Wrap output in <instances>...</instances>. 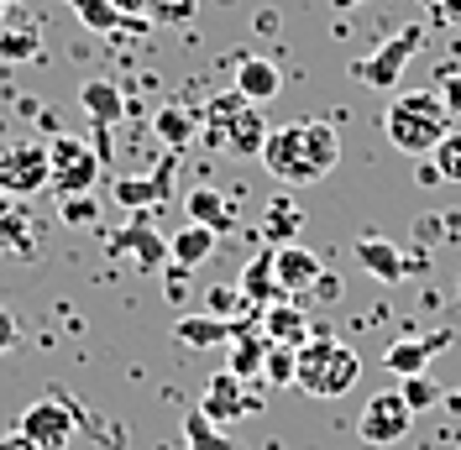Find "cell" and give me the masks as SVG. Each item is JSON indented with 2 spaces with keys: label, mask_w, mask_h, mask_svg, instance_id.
Returning a JSON list of instances; mask_svg holds the SVG:
<instances>
[{
  "label": "cell",
  "mask_w": 461,
  "mask_h": 450,
  "mask_svg": "<svg viewBox=\"0 0 461 450\" xmlns=\"http://www.w3.org/2000/svg\"><path fill=\"white\" fill-rule=\"evenodd\" d=\"M262 163L278 184H320L325 173H336L341 163V131L330 121H288V126H273L267 141H262Z\"/></svg>",
  "instance_id": "1"
},
{
  "label": "cell",
  "mask_w": 461,
  "mask_h": 450,
  "mask_svg": "<svg viewBox=\"0 0 461 450\" xmlns=\"http://www.w3.org/2000/svg\"><path fill=\"white\" fill-rule=\"evenodd\" d=\"M383 131L388 141L409 152V158H430L435 141L451 131V111L446 100L430 94V89H414V94H393V105L383 111Z\"/></svg>",
  "instance_id": "2"
},
{
  "label": "cell",
  "mask_w": 461,
  "mask_h": 450,
  "mask_svg": "<svg viewBox=\"0 0 461 450\" xmlns=\"http://www.w3.org/2000/svg\"><path fill=\"white\" fill-rule=\"evenodd\" d=\"M362 377V356L336 336H310L299 346V372H294V388L310 398H346Z\"/></svg>",
  "instance_id": "3"
},
{
  "label": "cell",
  "mask_w": 461,
  "mask_h": 450,
  "mask_svg": "<svg viewBox=\"0 0 461 450\" xmlns=\"http://www.w3.org/2000/svg\"><path fill=\"white\" fill-rule=\"evenodd\" d=\"M267 121L252 100H241L236 89L221 94V100H210V111H204V141H215L221 152L230 158H262V141H267Z\"/></svg>",
  "instance_id": "4"
},
{
  "label": "cell",
  "mask_w": 461,
  "mask_h": 450,
  "mask_svg": "<svg viewBox=\"0 0 461 450\" xmlns=\"http://www.w3.org/2000/svg\"><path fill=\"white\" fill-rule=\"evenodd\" d=\"M48 141H5L0 147V194L11 199H32L48 189Z\"/></svg>",
  "instance_id": "5"
},
{
  "label": "cell",
  "mask_w": 461,
  "mask_h": 450,
  "mask_svg": "<svg viewBox=\"0 0 461 450\" xmlns=\"http://www.w3.org/2000/svg\"><path fill=\"white\" fill-rule=\"evenodd\" d=\"M48 168H53V178H48V189H58V194H89L95 184H100V152L95 147H85L79 137H53L48 141Z\"/></svg>",
  "instance_id": "6"
},
{
  "label": "cell",
  "mask_w": 461,
  "mask_h": 450,
  "mask_svg": "<svg viewBox=\"0 0 461 450\" xmlns=\"http://www.w3.org/2000/svg\"><path fill=\"white\" fill-rule=\"evenodd\" d=\"M22 435L42 450H68L74 435H79V414L63 398H37V403L22 409Z\"/></svg>",
  "instance_id": "7"
},
{
  "label": "cell",
  "mask_w": 461,
  "mask_h": 450,
  "mask_svg": "<svg viewBox=\"0 0 461 450\" xmlns=\"http://www.w3.org/2000/svg\"><path fill=\"white\" fill-rule=\"evenodd\" d=\"M409 424H414V409L403 403V393H373L362 403V414H357V435L367 440V446H399L403 435H409Z\"/></svg>",
  "instance_id": "8"
},
{
  "label": "cell",
  "mask_w": 461,
  "mask_h": 450,
  "mask_svg": "<svg viewBox=\"0 0 461 450\" xmlns=\"http://www.w3.org/2000/svg\"><path fill=\"white\" fill-rule=\"evenodd\" d=\"M420 42H425V27H420V22H414V27H399L373 58H362L351 74H357L362 85H373V89H393V85H399V74H403V63L414 58Z\"/></svg>",
  "instance_id": "9"
},
{
  "label": "cell",
  "mask_w": 461,
  "mask_h": 450,
  "mask_svg": "<svg viewBox=\"0 0 461 450\" xmlns=\"http://www.w3.org/2000/svg\"><path fill=\"white\" fill-rule=\"evenodd\" d=\"M273 273H278V288H284V299H299V304H310L315 283L325 278V262H320L310 247H299V241H284V247H273Z\"/></svg>",
  "instance_id": "10"
},
{
  "label": "cell",
  "mask_w": 461,
  "mask_h": 450,
  "mask_svg": "<svg viewBox=\"0 0 461 450\" xmlns=\"http://www.w3.org/2000/svg\"><path fill=\"white\" fill-rule=\"evenodd\" d=\"M111 256L131 262L137 273H158V267H168V241L152 230V220H147V210H142L126 230H115L111 236Z\"/></svg>",
  "instance_id": "11"
},
{
  "label": "cell",
  "mask_w": 461,
  "mask_h": 450,
  "mask_svg": "<svg viewBox=\"0 0 461 450\" xmlns=\"http://www.w3.org/2000/svg\"><path fill=\"white\" fill-rule=\"evenodd\" d=\"M258 409V398L247 393V377H236V372H215L210 382H204V393H200V414L210 424H236L241 414H252Z\"/></svg>",
  "instance_id": "12"
},
{
  "label": "cell",
  "mask_w": 461,
  "mask_h": 450,
  "mask_svg": "<svg viewBox=\"0 0 461 450\" xmlns=\"http://www.w3.org/2000/svg\"><path fill=\"white\" fill-rule=\"evenodd\" d=\"M241 330H252V310L241 314V320H226V314L204 310V314H184V320L173 325V336L184 340V346H194V351H204V346H230Z\"/></svg>",
  "instance_id": "13"
},
{
  "label": "cell",
  "mask_w": 461,
  "mask_h": 450,
  "mask_svg": "<svg viewBox=\"0 0 461 450\" xmlns=\"http://www.w3.org/2000/svg\"><path fill=\"white\" fill-rule=\"evenodd\" d=\"M451 346V330H430V336H403L383 351V366L393 377H414V372H430V362Z\"/></svg>",
  "instance_id": "14"
},
{
  "label": "cell",
  "mask_w": 461,
  "mask_h": 450,
  "mask_svg": "<svg viewBox=\"0 0 461 450\" xmlns=\"http://www.w3.org/2000/svg\"><path fill=\"white\" fill-rule=\"evenodd\" d=\"M357 262H362V273L377 283H403L414 267H425V256L414 262V256H403L393 241H383V236H357Z\"/></svg>",
  "instance_id": "15"
},
{
  "label": "cell",
  "mask_w": 461,
  "mask_h": 450,
  "mask_svg": "<svg viewBox=\"0 0 461 450\" xmlns=\"http://www.w3.org/2000/svg\"><path fill=\"white\" fill-rule=\"evenodd\" d=\"M262 336L273 340V346H304V340L315 336V330H310V304H299V299L267 304V310H262Z\"/></svg>",
  "instance_id": "16"
},
{
  "label": "cell",
  "mask_w": 461,
  "mask_h": 450,
  "mask_svg": "<svg viewBox=\"0 0 461 450\" xmlns=\"http://www.w3.org/2000/svg\"><path fill=\"white\" fill-rule=\"evenodd\" d=\"M236 293H241V304H247V310H267V304H278V299H284L278 273H273V247L258 252V256H247V267H241V278H236Z\"/></svg>",
  "instance_id": "17"
},
{
  "label": "cell",
  "mask_w": 461,
  "mask_h": 450,
  "mask_svg": "<svg viewBox=\"0 0 461 450\" xmlns=\"http://www.w3.org/2000/svg\"><path fill=\"white\" fill-rule=\"evenodd\" d=\"M236 94L241 100H252V105H267V100H278L284 94V68L273 63V58H241L236 63Z\"/></svg>",
  "instance_id": "18"
},
{
  "label": "cell",
  "mask_w": 461,
  "mask_h": 450,
  "mask_svg": "<svg viewBox=\"0 0 461 450\" xmlns=\"http://www.w3.org/2000/svg\"><path fill=\"white\" fill-rule=\"evenodd\" d=\"M32 215L22 210V199L0 194V262H22L32 256Z\"/></svg>",
  "instance_id": "19"
},
{
  "label": "cell",
  "mask_w": 461,
  "mask_h": 450,
  "mask_svg": "<svg viewBox=\"0 0 461 450\" xmlns=\"http://www.w3.org/2000/svg\"><path fill=\"white\" fill-rule=\"evenodd\" d=\"M215 252H221V236H215L210 225L189 220L184 230H173V236H168V262H173V267H189V273H194V267H204Z\"/></svg>",
  "instance_id": "20"
},
{
  "label": "cell",
  "mask_w": 461,
  "mask_h": 450,
  "mask_svg": "<svg viewBox=\"0 0 461 450\" xmlns=\"http://www.w3.org/2000/svg\"><path fill=\"white\" fill-rule=\"evenodd\" d=\"M184 215L194 225H210L215 236H226V230H236V215H230V199L215 189V184H194L189 189V199H184Z\"/></svg>",
  "instance_id": "21"
},
{
  "label": "cell",
  "mask_w": 461,
  "mask_h": 450,
  "mask_svg": "<svg viewBox=\"0 0 461 450\" xmlns=\"http://www.w3.org/2000/svg\"><path fill=\"white\" fill-rule=\"evenodd\" d=\"M168 189H173V168L163 163V168H152L147 178H115V204H126V210H147V215H152V204L168 199Z\"/></svg>",
  "instance_id": "22"
},
{
  "label": "cell",
  "mask_w": 461,
  "mask_h": 450,
  "mask_svg": "<svg viewBox=\"0 0 461 450\" xmlns=\"http://www.w3.org/2000/svg\"><path fill=\"white\" fill-rule=\"evenodd\" d=\"M262 241L267 247H284V241H294L299 230H304V210H299V199L288 194H273L267 204H262Z\"/></svg>",
  "instance_id": "23"
},
{
  "label": "cell",
  "mask_w": 461,
  "mask_h": 450,
  "mask_svg": "<svg viewBox=\"0 0 461 450\" xmlns=\"http://www.w3.org/2000/svg\"><path fill=\"white\" fill-rule=\"evenodd\" d=\"M79 105H85V115L105 131V126H115V121L126 115V94H121L111 79H89V85H79Z\"/></svg>",
  "instance_id": "24"
},
{
  "label": "cell",
  "mask_w": 461,
  "mask_h": 450,
  "mask_svg": "<svg viewBox=\"0 0 461 450\" xmlns=\"http://www.w3.org/2000/svg\"><path fill=\"white\" fill-rule=\"evenodd\" d=\"M267 351H273V340L262 336V325L258 330H241V336L230 340V366L226 372H236V377H262V366H267Z\"/></svg>",
  "instance_id": "25"
},
{
  "label": "cell",
  "mask_w": 461,
  "mask_h": 450,
  "mask_svg": "<svg viewBox=\"0 0 461 450\" xmlns=\"http://www.w3.org/2000/svg\"><path fill=\"white\" fill-rule=\"evenodd\" d=\"M184 440H189V450H241L221 424L204 419L200 409H189V414H184Z\"/></svg>",
  "instance_id": "26"
},
{
  "label": "cell",
  "mask_w": 461,
  "mask_h": 450,
  "mask_svg": "<svg viewBox=\"0 0 461 450\" xmlns=\"http://www.w3.org/2000/svg\"><path fill=\"white\" fill-rule=\"evenodd\" d=\"M68 11L85 22L89 32H115V27H126V11H115L111 0H68Z\"/></svg>",
  "instance_id": "27"
},
{
  "label": "cell",
  "mask_w": 461,
  "mask_h": 450,
  "mask_svg": "<svg viewBox=\"0 0 461 450\" xmlns=\"http://www.w3.org/2000/svg\"><path fill=\"white\" fill-rule=\"evenodd\" d=\"M142 16L158 22V27H189V22L200 16V0H147Z\"/></svg>",
  "instance_id": "28"
},
{
  "label": "cell",
  "mask_w": 461,
  "mask_h": 450,
  "mask_svg": "<svg viewBox=\"0 0 461 450\" xmlns=\"http://www.w3.org/2000/svg\"><path fill=\"white\" fill-rule=\"evenodd\" d=\"M152 131H158V137L168 141L173 152H178L184 141L194 137V115L184 111V105H168V111H158V121H152Z\"/></svg>",
  "instance_id": "29"
},
{
  "label": "cell",
  "mask_w": 461,
  "mask_h": 450,
  "mask_svg": "<svg viewBox=\"0 0 461 450\" xmlns=\"http://www.w3.org/2000/svg\"><path fill=\"white\" fill-rule=\"evenodd\" d=\"M294 372H299V346H273L267 366H262V382L267 388H294Z\"/></svg>",
  "instance_id": "30"
},
{
  "label": "cell",
  "mask_w": 461,
  "mask_h": 450,
  "mask_svg": "<svg viewBox=\"0 0 461 450\" xmlns=\"http://www.w3.org/2000/svg\"><path fill=\"white\" fill-rule=\"evenodd\" d=\"M37 27H0V58L5 63H27V58H37Z\"/></svg>",
  "instance_id": "31"
},
{
  "label": "cell",
  "mask_w": 461,
  "mask_h": 450,
  "mask_svg": "<svg viewBox=\"0 0 461 450\" xmlns=\"http://www.w3.org/2000/svg\"><path fill=\"white\" fill-rule=\"evenodd\" d=\"M430 163L440 173V184H461V131H446V137L435 141Z\"/></svg>",
  "instance_id": "32"
},
{
  "label": "cell",
  "mask_w": 461,
  "mask_h": 450,
  "mask_svg": "<svg viewBox=\"0 0 461 450\" xmlns=\"http://www.w3.org/2000/svg\"><path fill=\"white\" fill-rule=\"evenodd\" d=\"M403 388V403H409V409H430L435 398H440V382H435L430 372H414V377H399Z\"/></svg>",
  "instance_id": "33"
},
{
  "label": "cell",
  "mask_w": 461,
  "mask_h": 450,
  "mask_svg": "<svg viewBox=\"0 0 461 450\" xmlns=\"http://www.w3.org/2000/svg\"><path fill=\"white\" fill-rule=\"evenodd\" d=\"M95 220V199L89 194H68L63 199V225H89Z\"/></svg>",
  "instance_id": "34"
},
{
  "label": "cell",
  "mask_w": 461,
  "mask_h": 450,
  "mask_svg": "<svg viewBox=\"0 0 461 450\" xmlns=\"http://www.w3.org/2000/svg\"><path fill=\"white\" fill-rule=\"evenodd\" d=\"M204 304H210V314H226V320H230V310H247L236 288H210V293H204Z\"/></svg>",
  "instance_id": "35"
},
{
  "label": "cell",
  "mask_w": 461,
  "mask_h": 450,
  "mask_svg": "<svg viewBox=\"0 0 461 450\" xmlns=\"http://www.w3.org/2000/svg\"><path fill=\"white\" fill-rule=\"evenodd\" d=\"M440 100H446L451 115H461V74H446V79H440Z\"/></svg>",
  "instance_id": "36"
},
{
  "label": "cell",
  "mask_w": 461,
  "mask_h": 450,
  "mask_svg": "<svg viewBox=\"0 0 461 450\" xmlns=\"http://www.w3.org/2000/svg\"><path fill=\"white\" fill-rule=\"evenodd\" d=\"M315 299H341V278H330V273H325V278L315 283V293H310V304H315Z\"/></svg>",
  "instance_id": "37"
},
{
  "label": "cell",
  "mask_w": 461,
  "mask_h": 450,
  "mask_svg": "<svg viewBox=\"0 0 461 450\" xmlns=\"http://www.w3.org/2000/svg\"><path fill=\"white\" fill-rule=\"evenodd\" d=\"M0 450H42V446H32L27 435L16 429V435H0Z\"/></svg>",
  "instance_id": "38"
},
{
  "label": "cell",
  "mask_w": 461,
  "mask_h": 450,
  "mask_svg": "<svg viewBox=\"0 0 461 450\" xmlns=\"http://www.w3.org/2000/svg\"><path fill=\"white\" fill-rule=\"evenodd\" d=\"M11 340H16V320L0 310V351H11Z\"/></svg>",
  "instance_id": "39"
},
{
  "label": "cell",
  "mask_w": 461,
  "mask_h": 450,
  "mask_svg": "<svg viewBox=\"0 0 461 450\" xmlns=\"http://www.w3.org/2000/svg\"><path fill=\"white\" fill-rule=\"evenodd\" d=\"M115 11H126V16H142L147 11V0H111Z\"/></svg>",
  "instance_id": "40"
},
{
  "label": "cell",
  "mask_w": 461,
  "mask_h": 450,
  "mask_svg": "<svg viewBox=\"0 0 461 450\" xmlns=\"http://www.w3.org/2000/svg\"><path fill=\"white\" fill-rule=\"evenodd\" d=\"M446 16H456L461 22V0H446Z\"/></svg>",
  "instance_id": "41"
},
{
  "label": "cell",
  "mask_w": 461,
  "mask_h": 450,
  "mask_svg": "<svg viewBox=\"0 0 461 450\" xmlns=\"http://www.w3.org/2000/svg\"><path fill=\"white\" fill-rule=\"evenodd\" d=\"M5 11H11V5H5V0H0V27H5Z\"/></svg>",
  "instance_id": "42"
},
{
  "label": "cell",
  "mask_w": 461,
  "mask_h": 450,
  "mask_svg": "<svg viewBox=\"0 0 461 450\" xmlns=\"http://www.w3.org/2000/svg\"><path fill=\"white\" fill-rule=\"evenodd\" d=\"M5 5H16V0H5Z\"/></svg>",
  "instance_id": "43"
},
{
  "label": "cell",
  "mask_w": 461,
  "mask_h": 450,
  "mask_svg": "<svg viewBox=\"0 0 461 450\" xmlns=\"http://www.w3.org/2000/svg\"><path fill=\"white\" fill-rule=\"evenodd\" d=\"M456 450H461V446H456Z\"/></svg>",
  "instance_id": "44"
}]
</instances>
